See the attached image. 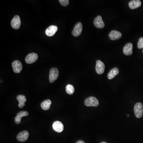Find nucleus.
<instances>
[{
    "label": "nucleus",
    "mask_w": 143,
    "mask_h": 143,
    "mask_svg": "<svg viewBox=\"0 0 143 143\" xmlns=\"http://www.w3.org/2000/svg\"><path fill=\"white\" fill-rule=\"evenodd\" d=\"M28 113L27 111H20L17 114V116L15 118V122L17 124H20L22 117L28 116Z\"/></svg>",
    "instance_id": "obj_15"
},
{
    "label": "nucleus",
    "mask_w": 143,
    "mask_h": 143,
    "mask_svg": "<svg viewBox=\"0 0 143 143\" xmlns=\"http://www.w3.org/2000/svg\"><path fill=\"white\" fill-rule=\"evenodd\" d=\"M53 130L56 132L60 133L63 131L64 130V126L62 122L60 121H55L53 124Z\"/></svg>",
    "instance_id": "obj_11"
},
{
    "label": "nucleus",
    "mask_w": 143,
    "mask_h": 143,
    "mask_svg": "<svg viewBox=\"0 0 143 143\" xmlns=\"http://www.w3.org/2000/svg\"><path fill=\"white\" fill-rule=\"evenodd\" d=\"M105 64L100 60L96 61V72L99 74H101L104 73L105 71Z\"/></svg>",
    "instance_id": "obj_6"
},
{
    "label": "nucleus",
    "mask_w": 143,
    "mask_h": 143,
    "mask_svg": "<svg viewBox=\"0 0 143 143\" xmlns=\"http://www.w3.org/2000/svg\"><path fill=\"white\" fill-rule=\"evenodd\" d=\"M133 45L131 43H128L124 46L123 49V53L126 55H130L132 54Z\"/></svg>",
    "instance_id": "obj_13"
},
{
    "label": "nucleus",
    "mask_w": 143,
    "mask_h": 143,
    "mask_svg": "<svg viewBox=\"0 0 143 143\" xmlns=\"http://www.w3.org/2000/svg\"><path fill=\"white\" fill-rule=\"evenodd\" d=\"M134 112L135 116L138 118L141 117L143 115V105L140 103L135 104L134 107Z\"/></svg>",
    "instance_id": "obj_2"
},
{
    "label": "nucleus",
    "mask_w": 143,
    "mask_h": 143,
    "mask_svg": "<svg viewBox=\"0 0 143 143\" xmlns=\"http://www.w3.org/2000/svg\"><path fill=\"white\" fill-rule=\"evenodd\" d=\"M138 47L139 49L143 48V37L140 38L138 43Z\"/></svg>",
    "instance_id": "obj_21"
},
{
    "label": "nucleus",
    "mask_w": 143,
    "mask_h": 143,
    "mask_svg": "<svg viewBox=\"0 0 143 143\" xmlns=\"http://www.w3.org/2000/svg\"><path fill=\"white\" fill-rule=\"evenodd\" d=\"M29 134L27 131H23L18 134L17 136V139L20 142H24L28 138Z\"/></svg>",
    "instance_id": "obj_9"
},
{
    "label": "nucleus",
    "mask_w": 143,
    "mask_h": 143,
    "mask_svg": "<svg viewBox=\"0 0 143 143\" xmlns=\"http://www.w3.org/2000/svg\"><path fill=\"white\" fill-rule=\"evenodd\" d=\"M119 73V70L117 68H115L111 70L108 74L107 77L108 79L111 80L116 76Z\"/></svg>",
    "instance_id": "obj_18"
},
{
    "label": "nucleus",
    "mask_w": 143,
    "mask_h": 143,
    "mask_svg": "<svg viewBox=\"0 0 143 143\" xmlns=\"http://www.w3.org/2000/svg\"><path fill=\"white\" fill-rule=\"evenodd\" d=\"M51 104V101L49 99H47L42 102L41 104V106L43 110H48L50 108Z\"/></svg>",
    "instance_id": "obj_19"
},
{
    "label": "nucleus",
    "mask_w": 143,
    "mask_h": 143,
    "mask_svg": "<svg viewBox=\"0 0 143 143\" xmlns=\"http://www.w3.org/2000/svg\"><path fill=\"white\" fill-rule=\"evenodd\" d=\"M108 37L111 40H117L121 38L122 34L118 31L113 30L110 32Z\"/></svg>",
    "instance_id": "obj_14"
},
{
    "label": "nucleus",
    "mask_w": 143,
    "mask_h": 143,
    "mask_svg": "<svg viewBox=\"0 0 143 143\" xmlns=\"http://www.w3.org/2000/svg\"><path fill=\"white\" fill-rule=\"evenodd\" d=\"M93 23L95 26L98 28H103L105 26V24L101 15H98L96 18Z\"/></svg>",
    "instance_id": "obj_10"
},
{
    "label": "nucleus",
    "mask_w": 143,
    "mask_h": 143,
    "mask_svg": "<svg viewBox=\"0 0 143 143\" xmlns=\"http://www.w3.org/2000/svg\"><path fill=\"white\" fill-rule=\"evenodd\" d=\"M82 31V25L81 23L78 22L76 24L72 31V34L74 36H80Z\"/></svg>",
    "instance_id": "obj_5"
},
{
    "label": "nucleus",
    "mask_w": 143,
    "mask_h": 143,
    "mask_svg": "<svg viewBox=\"0 0 143 143\" xmlns=\"http://www.w3.org/2000/svg\"><path fill=\"white\" fill-rule=\"evenodd\" d=\"M85 105L88 107H97L99 104L98 100L94 97H90L86 99L84 102Z\"/></svg>",
    "instance_id": "obj_1"
},
{
    "label": "nucleus",
    "mask_w": 143,
    "mask_h": 143,
    "mask_svg": "<svg viewBox=\"0 0 143 143\" xmlns=\"http://www.w3.org/2000/svg\"><path fill=\"white\" fill-rule=\"evenodd\" d=\"M76 143H85V142L83 141L79 140L78 141H77L76 142Z\"/></svg>",
    "instance_id": "obj_23"
},
{
    "label": "nucleus",
    "mask_w": 143,
    "mask_h": 143,
    "mask_svg": "<svg viewBox=\"0 0 143 143\" xmlns=\"http://www.w3.org/2000/svg\"><path fill=\"white\" fill-rule=\"evenodd\" d=\"M141 1L139 0H133L129 3V7L131 9H135L141 5Z\"/></svg>",
    "instance_id": "obj_16"
},
{
    "label": "nucleus",
    "mask_w": 143,
    "mask_h": 143,
    "mask_svg": "<svg viewBox=\"0 0 143 143\" xmlns=\"http://www.w3.org/2000/svg\"><path fill=\"white\" fill-rule=\"evenodd\" d=\"M21 20L20 17L18 15H16L12 19L11 22V26L13 28L18 29L21 26Z\"/></svg>",
    "instance_id": "obj_4"
},
{
    "label": "nucleus",
    "mask_w": 143,
    "mask_h": 143,
    "mask_svg": "<svg viewBox=\"0 0 143 143\" xmlns=\"http://www.w3.org/2000/svg\"><path fill=\"white\" fill-rule=\"evenodd\" d=\"M17 99L19 102L18 107L20 108H22L25 105V102L26 101V98L24 95H20L17 96Z\"/></svg>",
    "instance_id": "obj_17"
},
{
    "label": "nucleus",
    "mask_w": 143,
    "mask_h": 143,
    "mask_svg": "<svg viewBox=\"0 0 143 143\" xmlns=\"http://www.w3.org/2000/svg\"><path fill=\"white\" fill-rule=\"evenodd\" d=\"M101 143H107V142H104V141H103V142H101Z\"/></svg>",
    "instance_id": "obj_24"
},
{
    "label": "nucleus",
    "mask_w": 143,
    "mask_h": 143,
    "mask_svg": "<svg viewBox=\"0 0 143 143\" xmlns=\"http://www.w3.org/2000/svg\"><path fill=\"white\" fill-rule=\"evenodd\" d=\"M12 67L15 73H19L22 69V65L19 60H15L12 63Z\"/></svg>",
    "instance_id": "obj_7"
},
{
    "label": "nucleus",
    "mask_w": 143,
    "mask_h": 143,
    "mask_svg": "<svg viewBox=\"0 0 143 143\" xmlns=\"http://www.w3.org/2000/svg\"><path fill=\"white\" fill-rule=\"evenodd\" d=\"M142 53H143V51H142Z\"/></svg>",
    "instance_id": "obj_26"
},
{
    "label": "nucleus",
    "mask_w": 143,
    "mask_h": 143,
    "mask_svg": "<svg viewBox=\"0 0 143 143\" xmlns=\"http://www.w3.org/2000/svg\"><path fill=\"white\" fill-rule=\"evenodd\" d=\"M130 116L129 114H127V117H129Z\"/></svg>",
    "instance_id": "obj_25"
},
{
    "label": "nucleus",
    "mask_w": 143,
    "mask_h": 143,
    "mask_svg": "<svg viewBox=\"0 0 143 143\" xmlns=\"http://www.w3.org/2000/svg\"><path fill=\"white\" fill-rule=\"evenodd\" d=\"M59 2L62 6L64 7L67 6L69 3V1L68 0H59Z\"/></svg>",
    "instance_id": "obj_22"
},
{
    "label": "nucleus",
    "mask_w": 143,
    "mask_h": 143,
    "mask_svg": "<svg viewBox=\"0 0 143 143\" xmlns=\"http://www.w3.org/2000/svg\"><path fill=\"white\" fill-rule=\"evenodd\" d=\"M38 58V55L36 53H31L27 56L25 61L27 64H31L36 62Z\"/></svg>",
    "instance_id": "obj_8"
},
{
    "label": "nucleus",
    "mask_w": 143,
    "mask_h": 143,
    "mask_svg": "<svg viewBox=\"0 0 143 143\" xmlns=\"http://www.w3.org/2000/svg\"><path fill=\"white\" fill-rule=\"evenodd\" d=\"M66 90L68 94L72 95L74 92V88L72 85L68 84L66 86Z\"/></svg>",
    "instance_id": "obj_20"
},
{
    "label": "nucleus",
    "mask_w": 143,
    "mask_h": 143,
    "mask_svg": "<svg viewBox=\"0 0 143 143\" xmlns=\"http://www.w3.org/2000/svg\"><path fill=\"white\" fill-rule=\"evenodd\" d=\"M58 30V27L56 26H51L45 30L46 35L47 36L52 37L55 35Z\"/></svg>",
    "instance_id": "obj_12"
},
{
    "label": "nucleus",
    "mask_w": 143,
    "mask_h": 143,
    "mask_svg": "<svg viewBox=\"0 0 143 143\" xmlns=\"http://www.w3.org/2000/svg\"><path fill=\"white\" fill-rule=\"evenodd\" d=\"M59 75V72L57 68H53L50 71L49 75V81L51 83H53L57 79Z\"/></svg>",
    "instance_id": "obj_3"
}]
</instances>
